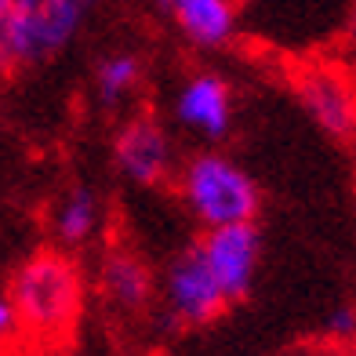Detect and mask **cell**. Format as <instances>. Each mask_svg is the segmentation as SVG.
Returning a JSON list of instances; mask_svg holds the SVG:
<instances>
[{"mask_svg":"<svg viewBox=\"0 0 356 356\" xmlns=\"http://www.w3.org/2000/svg\"><path fill=\"white\" fill-rule=\"evenodd\" d=\"M84 302L80 269L62 251H40L15 273L11 305L19 327L37 342H58L73 331Z\"/></svg>","mask_w":356,"mask_h":356,"instance_id":"6da1fadb","label":"cell"},{"mask_svg":"<svg viewBox=\"0 0 356 356\" xmlns=\"http://www.w3.org/2000/svg\"><path fill=\"white\" fill-rule=\"evenodd\" d=\"M178 197L204 229L254 222L262 207L254 178L225 153H197L178 168Z\"/></svg>","mask_w":356,"mask_h":356,"instance_id":"7a4b0ae2","label":"cell"},{"mask_svg":"<svg viewBox=\"0 0 356 356\" xmlns=\"http://www.w3.org/2000/svg\"><path fill=\"white\" fill-rule=\"evenodd\" d=\"M91 0H15L11 55L15 66H33L58 55L88 19Z\"/></svg>","mask_w":356,"mask_h":356,"instance_id":"3957f363","label":"cell"},{"mask_svg":"<svg viewBox=\"0 0 356 356\" xmlns=\"http://www.w3.org/2000/svg\"><path fill=\"white\" fill-rule=\"evenodd\" d=\"M305 113L334 138L356 135V76L338 62H309L295 76Z\"/></svg>","mask_w":356,"mask_h":356,"instance_id":"277c9868","label":"cell"},{"mask_svg":"<svg viewBox=\"0 0 356 356\" xmlns=\"http://www.w3.org/2000/svg\"><path fill=\"white\" fill-rule=\"evenodd\" d=\"M225 295L218 280L211 277V269H207L200 248L193 244L189 251H182L168 266L164 273V309L175 323H182V327H204V323H211L225 313Z\"/></svg>","mask_w":356,"mask_h":356,"instance_id":"5b68a950","label":"cell"},{"mask_svg":"<svg viewBox=\"0 0 356 356\" xmlns=\"http://www.w3.org/2000/svg\"><path fill=\"white\" fill-rule=\"evenodd\" d=\"M200 254L211 277L218 280L225 302H240L254 284L258 273V258H262V236H258L254 222H240V225H218V229H204L200 240Z\"/></svg>","mask_w":356,"mask_h":356,"instance_id":"8992f818","label":"cell"},{"mask_svg":"<svg viewBox=\"0 0 356 356\" xmlns=\"http://www.w3.org/2000/svg\"><path fill=\"white\" fill-rule=\"evenodd\" d=\"M113 164L135 186H160L175 175V142L156 117H131L113 138Z\"/></svg>","mask_w":356,"mask_h":356,"instance_id":"52a82bcc","label":"cell"},{"mask_svg":"<svg viewBox=\"0 0 356 356\" xmlns=\"http://www.w3.org/2000/svg\"><path fill=\"white\" fill-rule=\"evenodd\" d=\"M171 113L178 127H186L197 138L218 142L229 135L233 127V91L225 84V76L218 73H193L189 80H182V88L175 91Z\"/></svg>","mask_w":356,"mask_h":356,"instance_id":"ba28073f","label":"cell"},{"mask_svg":"<svg viewBox=\"0 0 356 356\" xmlns=\"http://www.w3.org/2000/svg\"><path fill=\"white\" fill-rule=\"evenodd\" d=\"M171 15V22L182 29L189 44L215 51L236 37L240 26V4L236 0H156Z\"/></svg>","mask_w":356,"mask_h":356,"instance_id":"9c48e42d","label":"cell"},{"mask_svg":"<svg viewBox=\"0 0 356 356\" xmlns=\"http://www.w3.org/2000/svg\"><path fill=\"white\" fill-rule=\"evenodd\" d=\"M102 291L120 309H142L153 295V277L131 251H113L102 266Z\"/></svg>","mask_w":356,"mask_h":356,"instance_id":"30bf717a","label":"cell"},{"mask_svg":"<svg viewBox=\"0 0 356 356\" xmlns=\"http://www.w3.org/2000/svg\"><path fill=\"white\" fill-rule=\"evenodd\" d=\"M55 236L66 248L88 244L99 229V197L91 189H70L55 207Z\"/></svg>","mask_w":356,"mask_h":356,"instance_id":"8fae6325","label":"cell"},{"mask_svg":"<svg viewBox=\"0 0 356 356\" xmlns=\"http://www.w3.org/2000/svg\"><path fill=\"white\" fill-rule=\"evenodd\" d=\"M138 76H142V66L131 51H117L102 58L99 73H95V95H99V102L117 109L131 99V91L138 88Z\"/></svg>","mask_w":356,"mask_h":356,"instance_id":"7c38bea8","label":"cell"},{"mask_svg":"<svg viewBox=\"0 0 356 356\" xmlns=\"http://www.w3.org/2000/svg\"><path fill=\"white\" fill-rule=\"evenodd\" d=\"M11 15H15V0H0V73L15 70V55H11Z\"/></svg>","mask_w":356,"mask_h":356,"instance_id":"4fadbf2b","label":"cell"},{"mask_svg":"<svg viewBox=\"0 0 356 356\" xmlns=\"http://www.w3.org/2000/svg\"><path fill=\"white\" fill-rule=\"evenodd\" d=\"M327 331L334 338H356V309L353 305H342V309L327 320Z\"/></svg>","mask_w":356,"mask_h":356,"instance_id":"5bb4252c","label":"cell"},{"mask_svg":"<svg viewBox=\"0 0 356 356\" xmlns=\"http://www.w3.org/2000/svg\"><path fill=\"white\" fill-rule=\"evenodd\" d=\"M19 331V316H15L11 298H0V338H11Z\"/></svg>","mask_w":356,"mask_h":356,"instance_id":"9a60e30c","label":"cell"},{"mask_svg":"<svg viewBox=\"0 0 356 356\" xmlns=\"http://www.w3.org/2000/svg\"><path fill=\"white\" fill-rule=\"evenodd\" d=\"M26 356H51V353H26Z\"/></svg>","mask_w":356,"mask_h":356,"instance_id":"2e32d148","label":"cell"},{"mask_svg":"<svg viewBox=\"0 0 356 356\" xmlns=\"http://www.w3.org/2000/svg\"><path fill=\"white\" fill-rule=\"evenodd\" d=\"M236 4H244V0H236Z\"/></svg>","mask_w":356,"mask_h":356,"instance_id":"e0dca14e","label":"cell"}]
</instances>
